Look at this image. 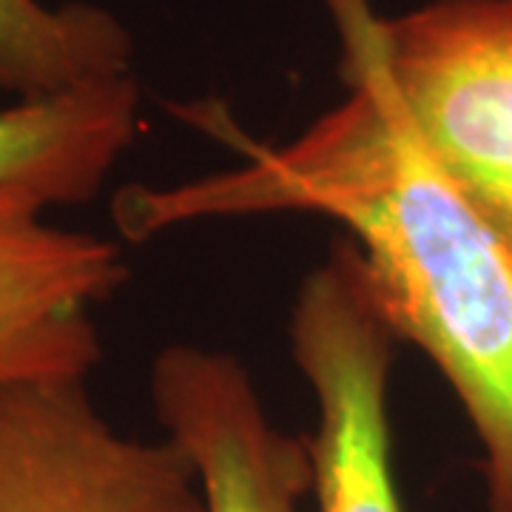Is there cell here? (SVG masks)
<instances>
[{
  "label": "cell",
  "instance_id": "6da1fadb",
  "mask_svg": "<svg viewBox=\"0 0 512 512\" xmlns=\"http://www.w3.org/2000/svg\"><path fill=\"white\" fill-rule=\"evenodd\" d=\"M348 97L299 137H228L242 160L197 180L131 185V242L222 217L316 214L356 245L393 333L427 353L484 450L487 512H512V245L424 157L362 40L339 29Z\"/></svg>",
  "mask_w": 512,
  "mask_h": 512
},
{
  "label": "cell",
  "instance_id": "8992f818",
  "mask_svg": "<svg viewBox=\"0 0 512 512\" xmlns=\"http://www.w3.org/2000/svg\"><path fill=\"white\" fill-rule=\"evenodd\" d=\"M165 439L191 458L208 512H299L313 490L305 436L279 430L237 356L165 348L151 367Z\"/></svg>",
  "mask_w": 512,
  "mask_h": 512
},
{
  "label": "cell",
  "instance_id": "3957f363",
  "mask_svg": "<svg viewBox=\"0 0 512 512\" xmlns=\"http://www.w3.org/2000/svg\"><path fill=\"white\" fill-rule=\"evenodd\" d=\"M396 342L356 245H333L302 279L291 313L293 359L316 399L305 436L316 512H404L387 407Z\"/></svg>",
  "mask_w": 512,
  "mask_h": 512
},
{
  "label": "cell",
  "instance_id": "5b68a950",
  "mask_svg": "<svg viewBox=\"0 0 512 512\" xmlns=\"http://www.w3.org/2000/svg\"><path fill=\"white\" fill-rule=\"evenodd\" d=\"M43 211L35 194L0 188V384L86 379L103 356L89 308L131 276L117 242Z\"/></svg>",
  "mask_w": 512,
  "mask_h": 512
},
{
  "label": "cell",
  "instance_id": "7a4b0ae2",
  "mask_svg": "<svg viewBox=\"0 0 512 512\" xmlns=\"http://www.w3.org/2000/svg\"><path fill=\"white\" fill-rule=\"evenodd\" d=\"M362 40L424 157L512 245V0H430L379 18L328 0Z\"/></svg>",
  "mask_w": 512,
  "mask_h": 512
},
{
  "label": "cell",
  "instance_id": "277c9868",
  "mask_svg": "<svg viewBox=\"0 0 512 512\" xmlns=\"http://www.w3.org/2000/svg\"><path fill=\"white\" fill-rule=\"evenodd\" d=\"M0 512H208L171 439L123 436L86 379L0 384Z\"/></svg>",
  "mask_w": 512,
  "mask_h": 512
},
{
  "label": "cell",
  "instance_id": "ba28073f",
  "mask_svg": "<svg viewBox=\"0 0 512 512\" xmlns=\"http://www.w3.org/2000/svg\"><path fill=\"white\" fill-rule=\"evenodd\" d=\"M120 74H131V37L114 15L89 3L0 0V86L40 97Z\"/></svg>",
  "mask_w": 512,
  "mask_h": 512
},
{
  "label": "cell",
  "instance_id": "52a82bcc",
  "mask_svg": "<svg viewBox=\"0 0 512 512\" xmlns=\"http://www.w3.org/2000/svg\"><path fill=\"white\" fill-rule=\"evenodd\" d=\"M140 134V86L131 74L0 109V188L43 205L89 202Z\"/></svg>",
  "mask_w": 512,
  "mask_h": 512
}]
</instances>
